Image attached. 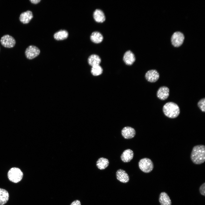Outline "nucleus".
<instances>
[{
  "mask_svg": "<svg viewBox=\"0 0 205 205\" xmlns=\"http://www.w3.org/2000/svg\"><path fill=\"white\" fill-rule=\"evenodd\" d=\"M190 159L195 164H201L205 161V146L199 145L194 146L191 152Z\"/></svg>",
  "mask_w": 205,
  "mask_h": 205,
  "instance_id": "nucleus-1",
  "label": "nucleus"
},
{
  "mask_svg": "<svg viewBox=\"0 0 205 205\" xmlns=\"http://www.w3.org/2000/svg\"><path fill=\"white\" fill-rule=\"evenodd\" d=\"M163 111L165 115L171 118H177L180 113V109L176 103L173 102L166 103L163 106Z\"/></svg>",
  "mask_w": 205,
  "mask_h": 205,
  "instance_id": "nucleus-2",
  "label": "nucleus"
},
{
  "mask_svg": "<svg viewBox=\"0 0 205 205\" xmlns=\"http://www.w3.org/2000/svg\"><path fill=\"white\" fill-rule=\"evenodd\" d=\"M23 174L21 170L17 167H13L8 171L7 177L9 180L14 183H17L22 179Z\"/></svg>",
  "mask_w": 205,
  "mask_h": 205,
  "instance_id": "nucleus-3",
  "label": "nucleus"
},
{
  "mask_svg": "<svg viewBox=\"0 0 205 205\" xmlns=\"http://www.w3.org/2000/svg\"><path fill=\"white\" fill-rule=\"evenodd\" d=\"M138 166L140 169L144 173H148L153 169L154 165L152 161L149 159L144 158L139 162Z\"/></svg>",
  "mask_w": 205,
  "mask_h": 205,
  "instance_id": "nucleus-4",
  "label": "nucleus"
},
{
  "mask_svg": "<svg viewBox=\"0 0 205 205\" xmlns=\"http://www.w3.org/2000/svg\"><path fill=\"white\" fill-rule=\"evenodd\" d=\"M40 50L37 47L34 45H30L26 49L25 56L28 59L32 60L37 57L40 54Z\"/></svg>",
  "mask_w": 205,
  "mask_h": 205,
  "instance_id": "nucleus-5",
  "label": "nucleus"
},
{
  "mask_svg": "<svg viewBox=\"0 0 205 205\" xmlns=\"http://www.w3.org/2000/svg\"><path fill=\"white\" fill-rule=\"evenodd\" d=\"M0 42L3 47L11 48L15 46L16 44V41L12 36L9 34H5L1 37Z\"/></svg>",
  "mask_w": 205,
  "mask_h": 205,
  "instance_id": "nucleus-6",
  "label": "nucleus"
},
{
  "mask_svg": "<svg viewBox=\"0 0 205 205\" xmlns=\"http://www.w3.org/2000/svg\"><path fill=\"white\" fill-rule=\"evenodd\" d=\"M184 39V35L181 32H177L173 34L171 38V42L174 46L179 47L182 44Z\"/></svg>",
  "mask_w": 205,
  "mask_h": 205,
  "instance_id": "nucleus-7",
  "label": "nucleus"
},
{
  "mask_svg": "<svg viewBox=\"0 0 205 205\" xmlns=\"http://www.w3.org/2000/svg\"><path fill=\"white\" fill-rule=\"evenodd\" d=\"M145 77L149 82L154 83L157 81L159 77L158 71L155 69H151L147 71L145 73Z\"/></svg>",
  "mask_w": 205,
  "mask_h": 205,
  "instance_id": "nucleus-8",
  "label": "nucleus"
},
{
  "mask_svg": "<svg viewBox=\"0 0 205 205\" xmlns=\"http://www.w3.org/2000/svg\"><path fill=\"white\" fill-rule=\"evenodd\" d=\"M121 134L124 138L130 139L134 137L136 131L134 128L131 127L126 126L122 130Z\"/></svg>",
  "mask_w": 205,
  "mask_h": 205,
  "instance_id": "nucleus-9",
  "label": "nucleus"
},
{
  "mask_svg": "<svg viewBox=\"0 0 205 205\" xmlns=\"http://www.w3.org/2000/svg\"><path fill=\"white\" fill-rule=\"evenodd\" d=\"M116 176L118 180L123 183H126L129 181V177L128 173L125 171L121 169L117 171Z\"/></svg>",
  "mask_w": 205,
  "mask_h": 205,
  "instance_id": "nucleus-10",
  "label": "nucleus"
},
{
  "mask_svg": "<svg viewBox=\"0 0 205 205\" xmlns=\"http://www.w3.org/2000/svg\"><path fill=\"white\" fill-rule=\"evenodd\" d=\"M169 89L166 86L160 87L158 90L157 93V97L162 100L166 99L169 95Z\"/></svg>",
  "mask_w": 205,
  "mask_h": 205,
  "instance_id": "nucleus-11",
  "label": "nucleus"
},
{
  "mask_svg": "<svg viewBox=\"0 0 205 205\" xmlns=\"http://www.w3.org/2000/svg\"><path fill=\"white\" fill-rule=\"evenodd\" d=\"M33 17L32 12L30 11L27 10L20 14L19 20L23 24H27L30 21Z\"/></svg>",
  "mask_w": 205,
  "mask_h": 205,
  "instance_id": "nucleus-12",
  "label": "nucleus"
},
{
  "mask_svg": "<svg viewBox=\"0 0 205 205\" xmlns=\"http://www.w3.org/2000/svg\"><path fill=\"white\" fill-rule=\"evenodd\" d=\"M136 58L134 54L130 50H128L124 53L123 60L125 63L128 65H131L134 62Z\"/></svg>",
  "mask_w": 205,
  "mask_h": 205,
  "instance_id": "nucleus-13",
  "label": "nucleus"
},
{
  "mask_svg": "<svg viewBox=\"0 0 205 205\" xmlns=\"http://www.w3.org/2000/svg\"><path fill=\"white\" fill-rule=\"evenodd\" d=\"M134 155L133 151L127 149L125 150L122 154L120 158L122 161L124 163H127L133 159Z\"/></svg>",
  "mask_w": 205,
  "mask_h": 205,
  "instance_id": "nucleus-14",
  "label": "nucleus"
},
{
  "mask_svg": "<svg viewBox=\"0 0 205 205\" xmlns=\"http://www.w3.org/2000/svg\"><path fill=\"white\" fill-rule=\"evenodd\" d=\"M93 17L95 20L98 22H103L105 20V17L104 13L100 9H97L94 11Z\"/></svg>",
  "mask_w": 205,
  "mask_h": 205,
  "instance_id": "nucleus-15",
  "label": "nucleus"
},
{
  "mask_svg": "<svg viewBox=\"0 0 205 205\" xmlns=\"http://www.w3.org/2000/svg\"><path fill=\"white\" fill-rule=\"evenodd\" d=\"M159 202L161 205H171V202L169 196L165 192H161L159 195Z\"/></svg>",
  "mask_w": 205,
  "mask_h": 205,
  "instance_id": "nucleus-16",
  "label": "nucleus"
},
{
  "mask_svg": "<svg viewBox=\"0 0 205 205\" xmlns=\"http://www.w3.org/2000/svg\"><path fill=\"white\" fill-rule=\"evenodd\" d=\"M101 62V60L100 57L95 54L91 55L88 59L89 64L92 67L100 65Z\"/></svg>",
  "mask_w": 205,
  "mask_h": 205,
  "instance_id": "nucleus-17",
  "label": "nucleus"
},
{
  "mask_svg": "<svg viewBox=\"0 0 205 205\" xmlns=\"http://www.w3.org/2000/svg\"><path fill=\"white\" fill-rule=\"evenodd\" d=\"M9 198V194L6 190L0 188V205L7 203Z\"/></svg>",
  "mask_w": 205,
  "mask_h": 205,
  "instance_id": "nucleus-18",
  "label": "nucleus"
},
{
  "mask_svg": "<svg viewBox=\"0 0 205 205\" xmlns=\"http://www.w3.org/2000/svg\"><path fill=\"white\" fill-rule=\"evenodd\" d=\"M108 159L104 157H101L96 162V165L97 168L100 170H104L107 168L109 164Z\"/></svg>",
  "mask_w": 205,
  "mask_h": 205,
  "instance_id": "nucleus-19",
  "label": "nucleus"
},
{
  "mask_svg": "<svg viewBox=\"0 0 205 205\" xmlns=\"http://www.w3.org/2000/svg\"><path fill=\"white\" fill-rule=\"evenodd\" d=\"M91 41L95 43H99L101 42L103 40V36L102 34L98 31L93 32L90 36Z\"/></svg>",
  "mask_w": 205,
  "mask_h": 205,
  "instance_id": "nucleus-20",
  "label": "nucleus"
},
{
  "mask_svg": "<svg viewBox=\"0 0 205 205\" xmlns=\"http://www.w3.org/2000/svg\"><path fill=\"white\" fill-rule=\"evenodd\" d=\"M68 36V32L65 30H61L56 32L54 35V38L56 40H62L67 38Z\"/></svg>",
  "mask_w": 205,
  "mask_h": 205,
  "instance_id": "nucleus-21",
  "label": "nucleus"
},
{
  "mask_svg": "<svg viewBox=\"0 0 205 205\" xmlns=\"http://www.w3.org/2000/svg\"><path fill=\"white\" fill-rule=\"evenodd\" d=\"M102 69L100 65L92 67L91 72L93 75L97 76L100 75L102 73Z\"/></svg>",
  "mask_w": 205,
  "mask_h": 205,
  "instance_id": "nucleus-22",
  "label": "nucleus"
},
{
  "mask_svg": "<svg viewBox=\"0 0 205 205\" xmlns=\"http://www.w3.org/2000/svg\"><path fill=\"white\" fill-rule=\"evenodd\" d=\"M197 105L200 110L203 112H205V99H200L198 102Z\"/></svg>",
  "mask_w": 205,
  "mask_h": 205,
  "instance_id": "nucleus-23",
  "label": "nucleus"
},
{
  "mask_svg": "<svg viewBox=\"0 0 205 205\" xmlns=\"http://www.w3.org/2000/svg\"><path fill=\"white\" fill-rule=\"evenodd\" d=\"M199 190L201 194L205 196V183H204L200 187Z\"/></svg>",
  "mask_w": 205,
  "mask_h": 205,
  "instance_id": "nucleus-24",
  "label": "nucleus"
},
{
  "mask_svg": "<svg viewBox=\"0 0 205 205\" xmlns=\"http://www.w3.org/2000/svg\"><path fill=\"white\" fill-rule=\"evenodd\" d=\"M70 205H81V203L79 200H76L73 202Z\"/></svg>",
  "mask_w": 205,
  "mask_h": 205,
  "instance_id": "nucleus-25",
  "label": "nucleus"
},
{
  "mask_svg": "<svg viewBox=\"0 0 205 205\" xmlns=\"http://www.w3.org/2000/svg\"><path fill=\"white\" fill-rule=\"evenodd\" d=\"M32 3L34 4H36L38 3L40 0H30L29 1Z\"/></svg>",
  "mask_w": 205,
  "mask_h": 205,
  "instance_id": "nucleus-26",
  "label": "nucleus"
}]
</instances>
